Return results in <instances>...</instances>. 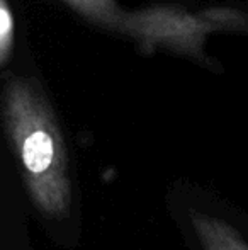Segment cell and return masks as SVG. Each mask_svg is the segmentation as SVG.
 <instances>
[{
	"mask_svg": "<svg viewBox=\"0 0 248 250\" xmlns=\"http://www.w3.org/2000/svg\"><path fill=\"white\" fill-rule=\"evenodd\" d=\"M189 221L201 250H248L242 233L221 218L192 209Z\"/></svg>",
	"mask_w": 248,
	"mask_h": 250,
	"instance_id": "cell-2",
	"label": "cell"
},
{
	"mask_svg": "<svg viewBox=\"0 0 248 250\" xmlns=\"http://www.w3.org/2000/svg\"><path fill=\"white\" fill-rule=\"evenodd\" d=\"M10 27H12V19L9 12L3 7H0V40H3L10 33Z\"/></svg>",
	"mask_w": 248,
	"mask_h": 250,
	"instance_id": "cell-3",
	"label": "cell"
},
{
	"mask_svg": "<svg viewBox=\"0 0 248 250\" xmlns=\"http://www.w3.org/2000/svg\"><path fill=\"white\" fill-rule=\"evenodd\" d=\"M9 128L22 184L33 206L50 221L68 220L73 181L58 129L39 107L24 101L10 107Z\"/></svg>",
	"mask_w": 248,
	"mask_h": 250,
	"instance_id": "cell-1",
	"label": "cell"
}]
</instances>
